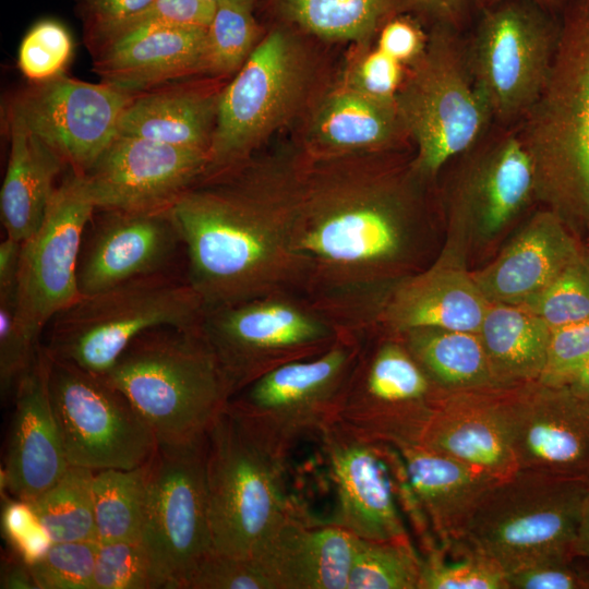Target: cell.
<instances>
[{"label": "cell", "mask_w": 589, "mask_h": 589, "mask_svg": "<svg viewBox=\"0 0 589 589\" xmlns=\"http://www.w3.org/2000/svg\"><path fill=\"white\" fill-rule=\"evenodd\" d=\"M528 0L485 8L468 55L474 83L493 118L525 116L550 74L560 17Z\"/></svg>", "instance_id": "15"}, {"label": "cell", "mask_w": 589, "mask_h": 589, "mask_svg": "<svg viewBox=\"0 0 589 589\" xmlns=\"http://www.w3.org/2000/svg\"><path fill=\"white\" fill-rule=\"evenodd\" d=\"M441 393L397 334L370 333L332 424L370 443L419 444Z\"/></svg>", "instance_id": "11"}, {"label": "cell", "mask_w": 589, "mask_h": 589, "mask_svg": "<svg viewBox=\"0 0 589 589\" xmlns=\"http://www.w3.org/2000/svg\"><path fill=\"white\" fill-rule=\"evenodd\" d=\"M1 529L10 551L28 565L39 561L53 543L28 501L5 500Z\"/></svg>", "instance_id": "48"}, {"label": "cell", "mask_w": 589, "mask_h": 589, "mask_svg": "<svg viewBox=\"0 0 589 589\" xmlns=\"http://www.w3.org/2000/svg\"><path fill=\"white\" fill-rule=\"evenodd\" d=\"M46 354L51 405L69 465L93 471L144 465L158 441L125 395L104 376Z\"/></svg>", "instance_id": "13"}, {"label": "cell", "mask_w": 589, "mask_h": 589, "mask_svg": "<svg viewBox=\"0 0 589 589\" xmlns=\"http://www.w3.org/2000/svg\"><path fill=\"white\" fill-rule=\"evenodd\" d=\"M426 41L413 20L395 15L381 27L377 48L401 64L412 63L423 52Z\"/></svg>", "instance_id": "53"}, {"label": "cell", "mask_w": 589, "mask_h": 589, "mask_svg": "<svg viewBox=\"0 0 589 589\" xmlns=\"http://www.w3.org/2000/svg\"><path fill=\"white\" fill-rule=\"evenodd\" d=\"M518 469L589 482V399L567 385L519 386L514 410Z\"/></svg>", "instance_id": "22"}, {"label": "cell", "mask_w": 589, "mask_h": 589, "mask_svg": "<svg viewBox=\"0 0 589 589\" xmlns=\"http://www.w3.org/2000/svg\"><path fill=\"white\" fill-rule=\"evenodd\" d=\"M300 160L252 157L205 175L172 206L185 279L205 309L274 292L305 294L294 248Z\"/></svg>", "instance_id": "2"}, {"label": "cell", "mask_w": 589, "mask_h": 589, "mask_svg": "<svg viewBox=\"0 0 589 589\" xmlns=\"http://www.w3.org/2000/svg\"><path fill=\"white\" fill-rule=\"evenodd\" d=\"M89 48L111 36L154 0H72Z\"/></svg>", "instance_id": "51"}, {"label": "cell", "mask_w": 589, "mask_h": 589, "mask_svg": "<svg viewBox=\"0 0 589 589\" xmlns=\"http://www.w3.org/2000/svg\"><path fill=\"white\" fill-rule=\"evenodd\" d=\"M519 386L442 390L419 444L494 480L513 474L518 470L514 410Z\"/></svg>", "instance_id": "21"}, {"label": "cell", "mask_w": 589, "mask_h": 589, "mask_svg": "<svg viewBox=\"0 0 589 589\" xmlns=\"http://www.w3.org/2000/svg\"><path fill=\"white\" fill-rule=\"evenodd\" d=\"M489 304L470 273L440 259L368 301L347 328L363 336L421 327L478 333Z\"/></svg>", "instance_id": "19"}, {"label": "cell", "mask_w": 589, "mask_h": 589, "mask_svg": "<svg viewBox=\"0 0 589 589\" xmlns=\"http://www.w3.org/2000/svg\"><path fill=\"white\" fill-rule=\"evenodd\" d=\"M22 241L10 237L0 243V288L17 283Z\"/></svg>", "instance_id": "56"}, {"label": "cell", "mask_w": 589, "mask_h": 589, "mask_svg": "<svg viewBox=\"0 0 589 589\" xmlns=\"http://www.w3.org/2000/svg\"><path fill=\"white\" fill-rule=\"evenodd\" d=\"M418 589H508L505 572L464 541L421 560Z\"/></svg>", "instance_id": "40"}, {"label": "cell", "mask_w": 589, "mask_h": 589, "mask_svg": "<svg viewBox=\"0 0 589 589\" xmlns=\"http://www.w3.org/2000/svg\"><path fill=\"white\" fill-rule=\"evenodd\" d=\"M396 94L400 125L411 135L418 176L435 175L468 149L493 118L472 77L456 28L435 24L421 56Z\"/></svg>", "instance_id": "9"}, {"label": "cell", "mask_w": 589, "mask_h": 589, "mask_svg": "<svg viewBox=\"0 0 589 589\" xmlns=\"http://www.w3.org/2000/svg\"><path fill=\"white\" fill-rule=\"evenodd\" d=\"M364 336L346 330L327 351L281 365L229 400V412L273 456L286 460L303 438L332 424Z\"/></svg>", "instance_id": "10"}, {"label": "cell", "mask_w": 589, "mask_h": 589, "mask_svg": "<svg viewBox=\"0 0 589 589\" xmlns=\"http://www.w3.org/2000/svg\"><path fill=\"white\" fill-rule=\"evenodd\" d=\"M254 0H221L206 29L204 73L225 76L237 73L255 46L260 28L253 14Z\"/></svg>", "instance_id": "38"}, {"label": "cell", "mask_w": 589, "mask_h": 589, "mask_svg": "<svg viewBox=\"0 0 589 589\" xmlns=\"http://www.w3.org/2000/svg\"><path fill=\"white\" fill-rule=\"evenodd\" d=\"M285 462L225 410L207 432L206 485L214 550L255 558L292 512Z\"/></svg>", "instance_id": "7"}, {"label": "cell", "mask_w": 589, "mask_h": 589, "mask_svg": "<svg viewBox=\"0 0 589 589\" xmlns=\"http://www.w3.org/2000/svg\"><path fill=\"white\" fill-rule=\"evenodd\" d=\"M567 386L589 399V362L570 380Z\"/></svg>", "instance_id": "58"}, {"label": "cell", "mask_w": 589, "mask_h": 589, "mask_svg": "<svg viewBox=\"0 0 589 589\" xmlns=\"http://www.w3.org/2000/svg\"><path fill=\"white\" fill-rule=\"evenodd\" d=\"M101 82L140 94L204 73L206 29L182 26L137 28L91 49Z\"/></svg>", "instance_id": "25"}, {"label": "cell", "mask_w": 589, "mask_h": 589, "mask_svg": "<svg viewBox=\"0 0 589 589\" xmlns=\"http://www.w3.org/2000/svg\"><path fill=\"white\" fill-rule=\"evenodd\" d=\"M133 97L113 85L63 73L33 83L15 96L9 110L72 172L84 175L118 134L121 113Z\"/></svg>", "instance_id": "17"}, {"label": "cell", "mask_w": 589, "mask_h": 589, "mask_svg": "<svg viewBox=\"0 0 589 589\" xmlns=\"http://www.w3.org/2000/svg\"><path fill=\"white\" fill-rule=\"evenodd\" d=\"M200 328L233 395L281 365L327 351L347 330L299 292L206 308Z\"/></svg>", "instance_id": "8"}, {"label": "cell", "mask_w": 589, "mask_h": 589, "mask_svg": "<svg viewBox=\"0 0 589 589\" xmlns=\"http://www.w3.org/2000/svg\"><path fill=\"white\" fill-rule=\"evenodd\" d=\"M400 125L396 106L375 101L351 87L328 96L318 108L312 157L357 155L386 144Z\"/></svg>", "instance_id": "33"}, {"label": "cell", "mask_w": 589, "mask_h": 589, "mask_svg": "<svg viewBox=\"0 0 589 589\" xmlns=\"http://www.w3.org/2000/svg\"><path fill=\"white\" fill-rule=\"evenodd\" d=\"M498 1L501 0H481V2L484 4L485 8L493 5ZM528 1L537 4L538 7H540L541 9H543L544 11L551 14L556 13V12L561 14L568 0H528Z\"/></svg>", "instance_id": "59"}, {"label": "cell", "mask_w": 589, "mask_h": 589, "mask_svg": "<svg viewBox=\"0 0 589 589\" xmlns=\"http://www.w3.org/2000/svg\"><path fill=\"white\" fill-rule=\"evenodd\" d=\"M148 460L133 469L94 472L92 493L98 542L142 539Z\"/></svg>", "instance_id": "36"}, {"label": "cell", "mask_w": 589, "mask_h": 589, "mask_svg": "<svg viewBox=\"0 0 589 589\" xmlns=\"http://www.w3.org/2000/svg\"><path fill=\"white\" fill-rule=\"evenodd\" d=\"M401 83V63L376 48L358 62L349 87L381 104L396 106Z\"/></svg>", "instance_id": "52"}, {"label": "cell", "mask_w": 589, "mask_h": 589, "mask_svg": "<svg viewBox=\"0 0 589 589\" xmlns=\"http://www.w3.org/2000/svg\"><path fill=\"white\" fill-rule=\"evenodd\" d=\"M589 362V321L551 328L546 361L539 383L567 385Z\"/></svg>", "instance_id": "46"}, {"label": "cell", "mask_w": 589, "mask_h": 589, "mask_svg": "<svg viewBox=\"0 0 589 589\" xmlns=\"http://www.w3.org/2000/svg\"><path fill=\"white\" fill-rule=\"evenodd\" d=\"M95 209L82 176L71 171L56 187L40 226L22 241L19 312L38 341L51 320L82 296L77 265Z\"/></svg>", "instance_id": "16"}, {"label": "cell", "mask_w": 589, "mask_h": 589, "mask_svg": "<svg viewBox=\"0 0 589 589\" xmlns=\"http://www.w3.org/2000/svg\"><path fill=\"white\" fill-rule=\"evenodd\" d=\"M576 556L540 561L506 574L508 589H589V569Z\"/></svg>", "instance_id": "50"}, {"label": "cell", "mask_w": 589, "mask_h": 589, "mask_svg": "<svg viewBox=\"0 0 589 589\" xmlns=\"http://www.w3.org/2000/svg\"><path fill=\"white\" fill-rule=\"evenodd\" d=\"M205 152L117 134L81 175L96 209H170L206 172Z\"/></svg>", "instance_id": "18"}, {"label": "cell", "mask_w": 589, "mask_h": 589, "mask_svg": "<svg viewBox=\"0 0 589 589\" xmlns=\"http://www.w3.org/2000/svg\"><path fill=\"white\" fill-rule=\"evenodd\" d=\"M397 335L444 392L505 387L494 375L478 333L421 327Z\"/></svg>", "instance_id": "34"}, {"label": "cell", "mask_w": 589, "mask_h": 589, "mask_svg": "<svg viewBox=\"0 0 589 589\" xmlns=\"http://www.w3.org/2000/svg\"><path fill=\"white\" fill-rule=\"evenodd\" d=\"M519 135L534 191L563 220L589 227V0H568L546 83Z\"/></svg>", "instance_id": "3"}, {"label": "cell", "mask_w": 589, "mask_h": 589, "mask_svg": "<svg viewBox=\"0 0 589 589\" xmlns=\"http://www.w3.org/2000/svg\"><path fill=\"white\" fill-rule=\"evenodd\" d=\"M209 1H213L214 3H217V2H219L221 0H209Z\"/></svg>", "instance_id": "61"}, {"label": "cell", "mask_w": 589, "mask_h": 589, "mask_svg": "<svg viewBox=\"0 0 589 589\" xmlns=\"http://www.w3.org/2000/svg\"><path fill=\"white\" fill-rule=\"evenodd\" d=\"M275 12L301 31L329 40L364 41L405 0H273Z\"/></svg>", "instance_id": "35"}, {"label": "cell", "mask_w": 589, "mask_h": 589, "mask_svg": "<svg viewBox=\"0 0 589 589\" xmlns=\"http://www.w3.org/2000/svg\"><path fill=\"white\" fill-rule=\"evenodd\" d=\"M10 153L0 191V214L5 236L17 241L41 224L64 167L61 159L9 110Z\"/></svg>", "instance_id": "31"}, {"label": "cell", "mask_w": 589, "mask_h": 589, "mask_svg": "<svg viewBox=\"0 0 589 589\" xmlns=\"http://www.w3.org/2000/svg\"><path fill=\"white\" fill-rule=\"evenodd\" d=\"M98 541L53 542L31 566L37 589H93Z\"/></svg>", "instance_id": "45"}, {"label": "cell", "mask_w": 589, "mask_h": 589, "mask_svg": "<svg viewBox=\"0 0 589 589\" xmlns=\"http://www.w3.org/2000/svg\"><path fill=\"white\" fill-rule=\"evenodd\" d=\"M17 283L0 288V388L11 395L19 380L36 360L40 341L23 323L17 304Z\"/></svg>", "instance_id": "43"}, {"label": "cell", "mask_w": 589, "mask_h": 589, "mask_svg": "<svg viewBox=\"0 0 589 589\" xmlns=\"http://www.w3.org/2000/svg\"><path fill=\"white\" fill-rule=\"evenodd\" d=\"M185 589H273V587L254 558L233 557L214 551L194 569Z\"/></svg>", "instance_id": "47"}, {"label": "cell", "mask_w": 589, "mask_h": 589, "mask_svg": "<svg viewBox=\"0 0 589 589\" xmlns=\"http://www.w3.org/2000/svg\"><path fill=\"white\" fill-rule=\"evenodd\" d=\"M104 377L125 395L158 443L205 435L233 395L200 325L142 333Z\"/></svg>", "instance_id": "4"}, {"label": "cell", "mask_w": 589, "mask_h": 589, "mask_svg": "<svg viewBox=\"0 0 589 589\" xmlns=\"http://www.w3.org/2000/svg\"><path fill=\"white\" fill-rule=\"evenodd\" d=\"M395 448L417 502L442 546L461 542L481 497L498 480L420 444Z\"/></svg>", "instance_id": "28"}, {"label": "cell", "mask_w": 589, "mask_h": 589, "mask_svg": "<svg viewBox=\"0 0 589 589\" xmlns=\"http://www.w3.org/2000/svg\"><path fill=\"white\" fill-rule=\"evenodd\" d=\"M305 74L302 49L289 31L274 28L261 39L221 91L205 175L251 158L292 111Z\"/></svg>", "instance_id": "14"}, {"label": "cell", "mask_w": 589, "mask_h": 589, "mask_svg": "<svg viewBox=\"0 0 589 589\" xmlns=\"http://www.w3.org/2000/svg\"><path fill=\"white\" fill-rule=\"evenodd\" d=\"M582 259L587 265V267L589 268V252H582Z\"/></svg>", "instance_id": "60"}, {"label": "cell", "mask_w": 589, "mask_h": 589, "mask_svg": "<svg viewBox=\"0 0 589 589\" xmlns=\"http://www.w3.org/2000/svg\"><path fill=\"white\" fill-rule=\"evenodd\" d=\"M574 554L577 557L589 560V490L582 509L577 539L574 545Z\"/></svg>", "instance_id": "57"}, {"label": "cell", "mask_w": 589, "mask_h": 589, "mask_svg": "<svg viewBox=\"0 0 589 589\" xmlns=\"http://www.w3.org/2000/svg\"><path fill=\"white\" fill-rule=\"evenodd\" d=\"M204 311L187 279L167 272L142 276L81 296L51 320L43 347L53 359L104 376L142 333L197 326Z\"/></svg>", "instance_id": "5"}, {"label": "cell", "mask_w": 589, "mask_h": 589, "mask_svg": "<svg viewBox=\"0 0 589 589\" xmlns=\"http://www.w3.org/2000/svg\"><path fill=\"white\" fill-rule=\"evenodd\" d=\"M519 304L551 328L589 321V268L582 254L545 288Z\"/></svg>", "instance_id": "42"}, {"label": "cell", "mask_w": 589, "mask_h": 589, "mask_svg": "<svg viewBox=\"0 0 589 589\" xmlns=\"http://www.w3.org/2000/svg\"><path fill=\"white\" fill-rule=\"evenodd\" d=\"M13 399L1 489L31 502L50 489L70 466L51 405L43 345L31 369L16 383Z\"/></svg>", "instance_id": "24"}, {"label": "cell", "mask_w": 589, "mask_h": 589, "mask_svg": "<svg viewBox=\"0 0 589 589\" xmlns=\"http://www.w3.org/2000/svg\"><path fill=\"white\" fill-rule=\"evenodd\" d=\"M72 52L69 31L55 20H43L23 37L17 65L31 82L40 83L63 74Z\"/></svg>", "instance_id": "44"}, {"label": "cell", "mask_w": 589, "mask_h": 589, "mask_svg": "<svg viewBox=\"0 0 589 589\" xmlns=\"http://www.w3.org/2000/svg\"><path fill=\"white\" fill-rule=\"evenodd\" d=\"M400 172L363 155L300 160L294 248L305 296L341 327L414 274L419 207Z\"/></svg>", "instance_id": "1"}, {"label": "cell", "mask_w": 589, "mask_h": 589, "mask_svg": "<svg viewBox=\"0 0 589 589\" xmlns=\"http://www.w3.org/2000/svg\"><path fill=\"white\" fill-rule=\"evenodd\" d=\"M318 438L336 493L328 522L366 540L409 538L380 444L329 424Z\"/></svg>", "instance_id": "23"}, {"label": "cell", "mask_w": 589, "mask_h": 589, "mask_svg": "<svg viewBox=\"0 0 589 589\" xmlns=\"http://www.w3.org/2000/svg\"><path fill=\"white\" fill-rule=\"evenodd\" d=\"M0 588L37 589L31 566L11 551L2 557Z\"/></svg>", "instance_id": "55"}, {"label": "cell", "mask_w": 589, "mask_h": 589, "mask_svg": "<svg viewBox=\"0 0 589 589\" xmlns=\"http://www.w3.org/2000/svg\"><path fill=\"white\" fill-rule=\"evenodd\" d=\"M93 589H164L142 539L98 542Z\"/></svg>", "instance_id": "41"}, {"label": "cell", "mask_w": 589, "mask_h": 589, "mask_svg": "<svg viewBox=\"0 0 589 589\" xmlns=\"http://www.w3.org/2000/svg\"><path fill=\"white\" fill-rule=\"evenodd\" d=\"M94 472L70 465L50 489L31 501L52 542L97 541L92 493Z\"/></svg>", "instance_id": "37"}, {"label": "cell", "mask_w": 589, "mask_h": 589, "mask_svg": "<svg viewBox=\"0 0 589 589\" xmlns=\"http://www.w3.org/2000/svg\"><path fill=\"white\" fill-rule=\"evenodd\" d=\"M207 433L158 443L148 459L142 541L164 589H185L197 565L214 552L206 485Z\"/></svg>", "instance_id": "12"}, {"label": "cell", "mask_w": 589, "mask_h": 589, "mask_svg": "<svg viewBox=\"0 0 589 589\" xmlns=\"http://www.w3.org/2000/svg\"><path fill=\"white\" fill-rule=\"evenodd\" d=\"M359 538L292 509L254 558L273 589H347Z\"/></svg>", "instance_id": "26"}, {"label": "cell", "mask_w": 589, "mask_h": 589, "mask_svg": "<svg viewBox=\"0 0 589 589\" xmlns=\"http://www.w3.org/2000/svg\"><path fill=\"white\" fill-rule=\"evenodd\" d=\"M589 482L518 469L481 497L464 542L505 574L563 556H576Z\"/></svg>", "instance_id": "6"}, {"label": "cell", "mask_w": 589, "mask_h": 589, "mask_svg": "<svg viewBox=\"0 0 589 589\" xmlns=\"http://www.w3.org/2000/svg\"><path fill=\"white\" fill-rule=\"evenodd\" d=\"M215 9L216 3L209 0H154L144 11L98 45L131 31L148 26H182L207 29Z\"/></svg>", "instance_id": "49"}, {"label": "cell", "mask_w": 589, "mask_h": 589, "mask_svg": "<svg viewBox=\"0 0 589 589\" xmlns=\"http://www.w3.org/2000/svg\"><path fill=\"white\" fill-rule=\"evenodd\" d=\"M472 0H405L406 10L416 11L442 24L457 28L467 15Z\"/></svg>", "instance_id": "54"}, {"label": "cell", "mask_w": 589, "mask_h": 589, "mask_svg": "<svg viewBox=\"0 0 589 589\" xmlns=\"http://www.w3.org/2000/svg\"><path fill=\"white\" fill-rule=\"evenodd\" d=\"M582 251L558 214L542 212L494 262L471 275L490 303L519 304L545 288Z\"/></svg>", "instance_id": "27"}, {"label": "cell", "mask_w": 589, "mask_h": 589, "mask_svg": "<svg viewBox=\"0 0 589 589\" xmlns=\"http://www.w3.org/2000/svg\"><path fill=\"white\" fill-rule=\"evenodd\" d=\"M181 236L172 211L95 209L77 265L79 289L91 294L121 283L166 272Z\"/></svg>", "instance_id": "20"}, {"label": "cell", "mask_w": 589, "mask_h": 589, "mask_svg": "<svg viewBox=\"0 0 589 589\" xmlns=\"http://www.w3.org/2000/svg\"><path fill=\"white\" fill-rule=\"evenodd\" d=\"M420 567L409 538H359L347 589H418Z\"/></svg>", "instance_id": "39"}, {"label": "cell", "mask_w": 589, "mask_h": 589, "mask_svg": "<svg viewBox=\"0 0 589 589\" xmlns=\"http://www.w3.org/2000/svg\"><path fill=\"white\" fill-rule=\"evenodd\" d=\"M536 188L532 158L519 136L506 135L477 160L459 194L461 212L486 235L501 230Z\"/></svg>", "instance_id": "30"}, {"label": "cell", "mask_w": 589, "mask_h": 589, "mask_svg": "<svg viewBox=\"0 0 589 589\" xmlns=\"http://www.w3.org/2000/svg\"><path fill=\"white\" fill-rule=\"evenodd\" d=\"M220 89L167 83L134 95L118 123V134L208 153Z\"/></svg>", "instance_id": "29"}, {"label": "cell", "mask_w": 589, "mask_h": 589, "mask_svg": "<svg viewBox=\"0 0 589 589\" xmlns=\"http://www.w3.org/2000/svg\"><path fill=\"white\" fill-rule=\"evenodd\" d=\"M491 368L505 387L538 382L551 327L520 304L492 302L478 332Z\"/></svg>", "instance_id": "32"}]
</instances>
